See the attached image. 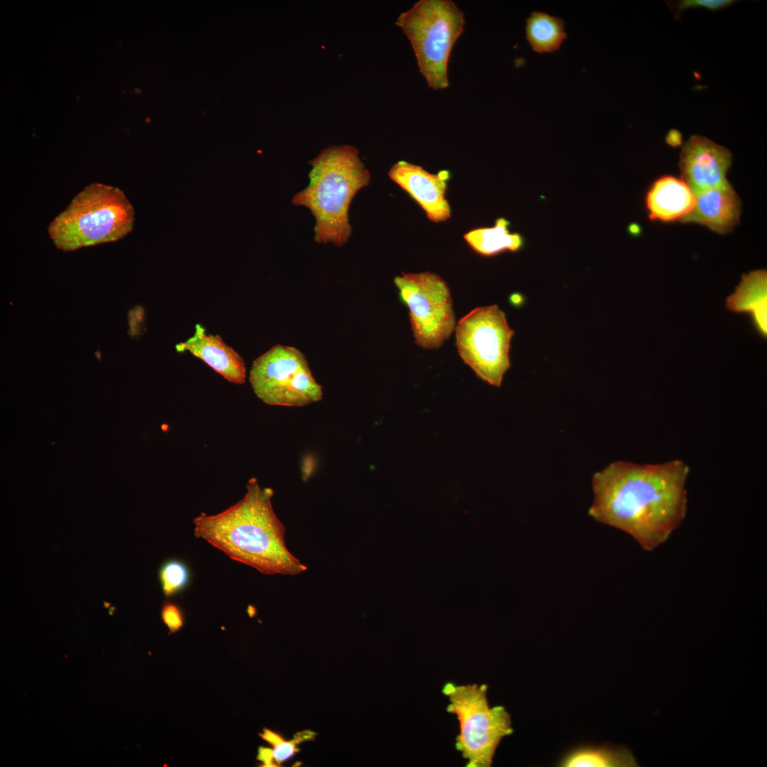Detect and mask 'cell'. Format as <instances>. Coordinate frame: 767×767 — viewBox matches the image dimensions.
I'll return each mask as SVG.
<instances>
[{
	"label": "cell",
	"instance_id": "obj_2",
	"mask_svg": "<svg viewBox=\"0 0 767 767\" xmlns=\"http://www.w3.org/2000/svg\"><path fill=\"white\" fill-rule=\"evenodd\" d=\"M273 494L251 478L238 502L219 513H202L193 519L195 537L263 574L302 573L307 567L287 549L285 528L271 504Z\"/></svg>",
	"mask_w": 767,
	"mask_h": 767
},
{
	"label": "cell",
	"instance_id": "obj_17",
	"mask_svg": "<svg viewBox=\"0 0 767 767\" xmlns=\"http://www.w3.org/2000/svg\"><path fill=\"white\" fill-rule=\"evenodd\" d=\"M565 767H635L638 763L626 747L603 745L581 747L569 753L560 762Z\"/></svg>",
	"mask_w": 767,
	"mask_h": 767
},
{
	"label": "cell",
	"instance_id": "obj_22",
	"mask_svg": "<svg viewBox=\"0 0 767 767\" xmlns=\"http://www.w3.org/2000/svg\"><path fill=\"white\" fill-rule=\"evenodd\" d=\"M161 616L170 633L179 631L185 624V614L183 609L170 599H165L163 602Z\"/></svg>",
	"mask_w": 767,
	"mask_h": 767
},
{
	"label": "cell",
	"instance_id": "obj_23",
	"mask_svg": "<svg viewBox=\"0 0 767 767\" xmlns=\"http://www.w3.org/2000/svg\"><path fill=\"white\" fill-rule=\"evenodd\" d=\"M256 758L263 764L262 766H277L273 760V749L271 748L260 746Z\"/></svg>",
	"mask_w": 767,
	"mask_h": 767
},
{
	"label": "cell",
	"instance_id": "obj_14",
	"mask_svg": "<svg viewBox=\"0 0 767 767\" xmlns=\"http://www.w3.org/2000/svg\"><path fill=\"white\" fill-rule=\"evenodd\" d=\"M695 195L681 179L664 175L657 179L646 195V207L651 220L682 221L694 209Z\"/></svg>",
	"mask_w": 767,
	"mask_h": 767
},
{
	"label": "cell",
	"instance_id": "obj_18",
	"mask_svg": "<svg viewBox=\"0 0 767 767\" xmlns=\"http://www.w3.org/2000/svg\"><path fill=\"white\" fill-rule=\"evenodd\" d=\"M526 33L528 44L538 53L557 50L567 38L562 18L539 11L526 19Z\"/></svg>",
	"mask_w": 767,
	"mask_h": 767
},
{
	"label": "cell",
	"instance_id": "obj_9",
	"mask_svg": "<svg viewBox=\"0 0 767 767\" xmlns=\"http://www.w3.org/2000/svg\"><path fill=\"white\" fill-rule=\"evenodd\" d=\"M393 282L408 309L415 344L430 349L441 347L456 327L447 283L428 271L402 273Z\"/></svg>",
	"mask_w": 767,
	"mask_h": 767
},
{
	"label": "cell",
	"instance_id": "obj_24",
	"mask_svg": "<svg viewBox=\"0 0 767 767\" xmlns=\"http://www.w3.org/2000/svg\"><path fill=\"white\" fill-rule=\"evenodd\" d=\"M666 142L670 146H678L682 143V135L676 129H671L666 136Z\"/></svg>",
	"mask_w": 767,
	"mask_h": 767
},
{
	"label": "cell",
	"instance_id": "obj_4",
	"mask_svg": "<svg viewBox=\"0 0 767 767\" xmlns=\"http://www.w3.org/2000/svg\"><path fill=\"white\" fill-rule=\"evenodd\" d=\"M134 212L119 187L99 183L86 186L50 223L48 232L65 251L117 241L132 231Z\"/></svg>",
	"mask_w": 767,
	"mask_h": 767
},
{
	"label": "cell",
	"instance_id": "obj_21",
	"mask_svg": "<svg viewBox=\"0 0 767 767\" xmlns=\"http://www.w3.org/2000/svg\"><path fill=\"white\" fill-rule=\"evenodd\" d=\"M734 3V0H679L666 1L676 19H680L681 13L690 9L700 7L711 11H716L727 8Z\"/></svg>",
	"mask_w": 767,
	"mask_h": 767
},
{
	"label": "cell",
	"instance_id": "obj_19",
	"mask_svg": "<svg viewBox=\"0 0 767 767\" xmlns=\"http://www.w3.org/2000/svg\"><path fill=\"white\" fill-rule=\"evenodd\" d=\"M158 577L165 599L183 592L192 582L190 566L185 561L177 557L165 560L158 568Z\"/></svg>",
	"mask_w": 767,
	"mask_h": 767
},
{
	"label": "cell",
	"instance_id": "obj_13",
	"mask_svg": "<svg viewBox=\"0 0 767 767\" xmlns=\"http://www.w3.org/2000/svg\"><path fill=\"white\" fill-rule=\"evenodd\" d=\"M692 211L682 221L694 222L725 234L739 224L741 201L731 184H724L695 195Z\"/></svg>",
	"mask_w": 767,
	"mask_h": 767
},
{
	"label": "cell",
	"instance_id": "obj_5",
	"mask_svg": "<svg viewBox=\"0 0 767 767\" xmlns=\"http://www.w3.org/2000/svg\"><path fill=\"white\" fill-rule=\"evenodd\" d=\"M396 25L410 40L428 85L447 88L450 53L464 30L462 11L450 0H420L398 16Z\"/></svg>",
	"mask_w": 767,
	"mask_h": 767
},
{
	"label": "cell",
	"instance_id": "obj_12",
	"mask_svg": "<svg viewBox=\"0 0 767 767\" xmlns=\"http://www.w3.org/2000/svg\"><path fill=\"white\" fill-rule=\"evenodd\" d=\"M175 349L178 352H190L231 383H245L246 366L243 357L219 335L207 334L200 324L195 325L194 334L177 344Z\"/></svg>",
	"mask_w": 767,
	"mask_h": 767
},
{
	"label": "cell",
	"instance_id": "obj_10",
	"mask_svg": "<svg viewBox=\"0 0 767 767\" xmlns=\"http://www.w3.org/2000/svg\"><path fill=\"white\" fill-rule=\"evenodd\" d=\"M731 153L727 148L699 135H692L683 144L679 167L682 180L696 195L727 182Z\"/></svg>",
	"mask_w": 767,
	"mask_h": 767
},
{
	"label": "cell",
	"instance_id": "obj_16",
	"mask_svg": "<svg viewBox=\"0 0 767 767\" xmlns=\"http://www.w3.org/2000/svg\"><path fill=\"white\" fill-rule=\"evenodd\" d=\"M509 222L499 218L494 226L479 227L467 232L464 239L477 254L491 256L505 251H516L524 244L523 236L516 232H511Z\"/></svg>",
	"mask_w": 767,
	"mask_h": 767
},
{
	"label": "cell",
	"instance_id": "obj_8",
	"mask_svg": "<svg viewBox=\"0 0 767 767\" xmlns=\"http://www.w3.org/2000/svg\"><path fill=\"white\" fill-rule=\"evenodd\" d=\"M456 346L463 361L482 380L499 387L510 367V342L514 332L496 305L479 307L455 327Z\"/></svg>",
	"mask_w": 767,
	"mask_h": 767
},
{
	"label": "cell",
	"instance_id": "obj_1",
	"mask_svg": "<svg viewBox=\"0 0 767 767\" xmlns=\"http://www.w3.org/2000/svg\"><path fill=\"white\" fill-rule=\"evenodd\" d=\"M688 473L687 465L678 459L658 464L613 462L593 475L594 501L588 513L652 551L685 517Z\"/></svg>",
	"mask_w": 767,
	"mask_h": 767
},
{
	"label": "cell",
	"instance_id": "obj_15",
	"mask_svg": "<svg viewBox=\"0 0 767 767\" xmlns=\"http://www.w3.org/2000/svg\"><path fill=\"white\" fill-rule=\"evenodd\" d=\"M767 272L761 269L744 273L734 293L726 300L731 312L749 313L759 335L766 337Z\"/></svg>",
	"mask_w": 767,
	"mask_h": 767
},
{
	"label": "cell",
	"instance_id": "obj_20",
	"mask_svg": "<svg viewBox=\"0 0 767 767\" xmlns=\"http://www.w3.org/2000/svg\"><path fill=\"white\" fill-rule=\"evenodd\" d=\"M316 733L310 730H304L298 732L293 739L287 741L282 738L274 746H273V757L276 766H279L284 761L290 758L300 751L298 746L303 741L314 739Z\"/></svg>",
	"mask_w": 767,
	"mask_h": 767
},
{
	"label": "cell",
	"instance_id": "obj_7",
	"mask_svg": "<svg viewBox=\"0 0 767 767\" xmlns=\"http://www.w3.org/2000/svg\"><path fill=\"white\" fill-rule=\"evenodd\" d=\"M249 381L256 396L271 406L300 407L322 398L306 357L291 346L276 344L257 357Z\"/></svg>",
	"mask_w": 767,
	"mask_h": 767
},
{
	"label": "cell",
	"instance_id": "obj_11",
	"mask_svg": "<svg viewBox=\"0 0 767 767\" xmlns=\"http://www.w3.org/2000/svg\"><path fill=\"white\" fill-rule=\"evenodd\" d=\"M388 175L423 209L428 219L438 223L450 218L451 208L446 198L448 170L431 173L420 165L400 161L393 165Z\"/></svg>",
	"mask_w": 767,
	"mask_h": 767
},
{
	"label": "cell",
	"instance_id": "obj_3",
	"mask_svg": "<svg viewBox=\"0 0 767 767\" xmlns=\"http://www.w3.org/2000/svg\"><path fill=\"white\" fill-rule=\"evenodd\" d=\"M308 186L297 192L292 204L309 209L315 219V241L338 247L350 238L349 209L356 194L367 186L371 175L353 146H331L309 163Z\"/></svg>",
	"mask_w": 767,
	"mask_h": 767
},
{
	"label": "cell",
	"instance_id": "obj_6",
	"mask_svg": "<svg viewBox=\"0 0 767 767\" xmlns=\"http://www.w3.org/2000/svg\"><path fill=\"white\" fill-rule=\"evenodd\" d=\"M442 692L448 699L447 712L459 722L455 747L467 761L466 766H491L499 744L513 731L511 715L501 705L489 706L486 684L449 682Z\"/></svg>",
	"mask_w": 767,
	"mask_h": 767
}]
</instances>
